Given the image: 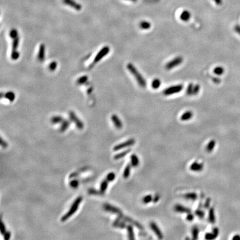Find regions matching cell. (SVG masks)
I'll list each match as a JSON object with an SVG mask.
<instances>
[{"instance_id": "obj_1", "label": "cell", "mask_w": 240, "mask_h": 240, "mask_svg": "<svg viewBox=\"0 0 240 240\" xmlns=\"http://www.w3.org/2000/svg\"><path fill=\"white\" fill-rule=\"evenodd\" d=\"M127 69L130 71V72L133 75V76L135 78L139 86L142 88L146 87L147 85V83L145 78L140 73V72L137 70L136 67L132 63H129L127 65Z\"/></svg>"}, {"instance_id": "obj_2", "label": "cell", "mask_w": 240, "mask_h": 240, "mask_svg": "<svg viewBox=\"0 0 240 240\" xmlns=\"http://www.w3.org/2000/svg\"><path fill=\"white\" fill-rule=\"evenodd\" d=\"M82 199L83 198L82 196H79L74 201L69 211L61 218V220L62 222H64L67 220L69 217L72 216L77 211L81 202L82 201Z\"/></svg>"}, {"instance_id": "obj_3", "label": "cell", "mask_w": 240, "mask_h": 240, "mask_svg": "<svg viewBox=\"0 0 240 240\" xmlns=\"http://www.w3.org/2000/svg\"><path fill=\"white\" fill-rule=\"evenodd\" d=\"M110 48L108 46L103 47L95 57L92 63L90 66V69H92L96 63H97L99 61H100L103 57H105L107 55H108V54L110 52Z\"/></svg>"}, {"instance_id": "obj_4", "label": "cell", "mask_w": 240, "mask_h": 240, "mask_svg": "<svg viewBox=\"0 0 240 240\" xmlns=\"http://www.w3.org/2000/svg\"><path fill=\"white\" fill-rule=\"evenodd\" d=\"M183 86L181 84L172 86L166 89L163 91V94L165 96H170L172 95L179 93L183 89Z\"/></svg>"}, {"instance_id": "obj_5", "label": "cell", "mask_w": 240, "mask_h": 240, "mask_svg": "<svg viewBox=\"0 0 240 240\" xmlns=\"http://www.w3.org/2000/svg\"><path fill=\"white\" fill-rule=\"evenodd\" d=\"M183 57L181 56H177L172 60L171 61H169L167 63L165 66V68L167 70H170L171 69L175 68L176 67L181 65L183 62Z\"/></svg>"}, {"instance_id": "obj_6", "label": "cell", "mask_w": 240, "mask_h": 240, "mask_svg": "<svg viewBox=\"0 0 240 240\" xmlns=\"http://www.w3.org/2000/svg\"><path fill=\"white\" fill-rule=\"evenodd\" d=\"M69 117L71 121L73 122L75 124V125L79 130H82L83 128L84 125L83 122L77 117L76 114L73 111H70L69 112Z\"/></svg>"}, {"instance_id": "obj_7", "label": "cell", "mask_w": 240, "mask_h": 240, "mask_svg": "<svg viewBox=\"0 0 240 240\" xmlns=\"http://www.w3.org/2000/svg\"><path fill=\"white\" fill-rule=\"evenodd\" d=\"M118 217H119L120 219H121L122 220H123L125 222H128L130 224H131L132 225H134L135 227H137V229H141V230L143 229H144L143 227L140 223H138L137 221L131 219L130 217L124 216L123 214H122L121 215H118Z\"/></svg>"}, {"instance_id": "obj_8", "label": "cell", "mask_w": 240, "mask_h": 240, "mask_svg": "<svg viewBox=\"0 0 240 240\" xmlns=\"http://www.w3.org/2000/svg\"><path fill=\"white\" fill-rule=\"evenodd\" d=\"M135 143V140L134 139V138H131V139H130V140L126 141L123 143H120V144L115 146L114 147V151H118L120 149L131 146L134 145Z\"/></svg>"}, {"instance_id": "obj_9", "label": "cell", "mask_w": 240, "mask_h": 240, "mask_svg": "<svg viewBox=\"0 0 240 240\" xmlns=\"http://www.w3.org/2000/svg\"><path fill=\"white\" fill-rule=\"evenodd\" d=\"M103 208L105 211L111 212V213H113L114 214H116L118 216L122 214V212L120 208H117L115 206L111 205L108 204H104L103 205Z\"/></svg>"}, {"instance_id": "obj_10", "label": "cell", "mask_w": 240, "mask_h": 240, "mask_svg": "<svg viewBox=\"0 0 240 240\" xmlns=\"http://www.w3.org/2000/svg\"><path fill=\"white\" fill-rule=\"evenodd\" d=\"M149 225H150L151 229H152V231L156 235V236L158 237V238L159 239H161V240L163 238V234H162L161 229H159V226L157 225V224L154 222H151L150 223Z\"/></svg>"}, {"instance_id": "obj_11", "label": "cell", "mask_w": 240, "mask_h": 240, "mask_svg": "<svg viewBox=\"0 0 240 240\" xmlns=\"http://www.w3.org/2000/svg\"><path fill=\"white\" fill-rule=\"evenodd\" d=\"M45 51L46 47L45 45L43 44H41L39 47V50L38 52L37 58L39 61L43 62L45 59Z\"/></svg>"}, {"instance_id": "obj_12", "label": "cell", "mask_w": 240, "mask_h": 240, "mask_svg": "<svg viewBox=\"0 0 240 240\" xmlns=\"http://www.w3.org/2000/svg\"><path fill=\"white\" fill-rule=\"evenodd\" d=\"M111 120H112V122L114 123V126L117 129L122 128V127L123 126L122 122L121 120L120 119V118L117 116V115L115 114H112V116H111Z\"/></svg>"}, {"instance_id": "obj_13", "label": "cell", "mask_w": 240, "mask_h": 240, "mask_svg": "<svg viewBox=\"0 0 240 240\" xmlns=\"http://www.w3.org/2000/svg\"><path fill=\"white\" fill-rule=\"evenodd\" d=\"M113 226L119 229H125L127 227L126 222L118 217L114 220L113 223Z\"/></svg>"}, {"instance_id": "obj_14", "label": "cell", "mask_w": 240, "mask_h": 240, "mask_svg": "<svg viewBox=\"0 0 240 240\" xmlns=\"http://www.w3.org/2000/svg\"><path fill=\"white\" fill-rule=\"evenodd\" d=\"M203 163H198L197 162H194L190 167V169L191 171L195 172L201 171L204 169Z\"/></svg>"}, {"instance_id": "obj_15", "label": "cell", "mask_w": 240, "mask_h": 240, "mask_svg": "<svg viewBox=\"0 0 240 240\" xmlns=\"http://www.w3.org/2000/svg\"><path fill=\"white\" fill-rule=\"evenodd\" d=\"M219 233V230L217 227H215L213 229L212 233H207L205 235L206 240H211L215 239Z\"/></svg>"}, {"instance_id": "obj_16", "label": "cell", "mask_w": 240, "mask_h": 240, "mask_svg": "<svg viewBox=\"0 0 240 240\" xmlns=\"http://www.w3.org/2000/svg\"><path fill=\"white\" fill-rule=\"evenodd\" d=\"M175 210L177 212L186 213V214H188L191 212V210L190 208L182 206L181 205H176L175 206Z\"/></svg>"}, {"instance_id": "obj_17", "label": "cell", "mask_w": 240, "mask_h": 240, "mask_svg": "<svg viewBox=\"0 0 240 240\" xmlns=\"http://www.w3.org/2000/svg\"><path fill=\"white\" fill-rule=\"evenodd\" d=\"M127 233H128V239L131 240H134L135 239V233L134 231V229L132 226V225H127Z\"/></svg>"}, {"instance_id": "obj_18", "label": "cell", "mask_w": 240, "mask_h": 240, "mask_svg": "<svg viewBox=\"0 0 240 240\" xmlns=\"http://www.w3.org/2000/svg\"><path fill=\"white\" fill-rule=\"evenodd\" d=\"M208 220L210 222H211L212 224H214L215 223L216 218H215V210L214 207H211L209 210Z\"/></svg>"}, {"instance_id": "obj_19", "label": "cell", "mask_w": 240, "mask_h": 240, "mask_svg": "<svg viewBox=\"0 0 240 240\" xmlns=\"http://www.w3.org/2000/svg\"><path fill=\"white\" fill-rule=\"evenodd\" d=\"M192 117H193V112L191 111H187L181 115L180 119L181 121H188L189 120L192 118Z\"/></svg>"}, {"instance_id": "obj_20", "label": "cell", "mask_w": 240, "mask_h": 240, "mask_svg": "<svg viewBox=\"0 0 240 240\" xmlns=\"http://www.w3.org/2000/svg\"><path fill=\"white\" fill-rule=\"evenodd\" d=\"M13 41H12V52H17V48L19 47V42H20V38L19 36L12 39Z\"/></svg>"}, {"instance_id": "obj_21", "label": "cell", "mask_w": 240, "mask_h": 240, "mask_svg": "<svg viewBox=\"0 0 240 240\" xmlns=\"http://www.w3.org/2000/svg\"><path fill=\"white\" fill-rule=\"evenodd\" d=\"M180 19L183 21H187L191 17V13L187 10H184L180 15Z\"/></svg>"}, {"instance_id": "obj_22", "label": "cell", "mask_w": 240, "mask_h": 240, "mask_svg": "<svg viewBox=\"0 0 240 240\" xmlns=\"http://www.w3.org/2000/svg\"><path fill=\"white\" fill-rule=\"evenodd\" d=\"M140 163L139 159L135 154H132L131 156V164L132 167H136L138 166Z\"/></svg>"}, {"instance_id": "obj_23", "label": "cell", "mask_w": 240, "mask_h": 240, "mask_svg": "<svg viewBox=\"0 0 240 240\" xmlns=\"http://www.w3.org/2000/svg\"><path fill=\"white\" fill-rule=\"evenodd\" d=\"M71 121V120H70ZM70 121L64 120L61 123V125L60 128V131L62 132H65L68 128L70 125Z\"/></svg>"}, {"instance_id": "obj_24", "label": "cell", "mask_w": 240, "mask_h": 240, "mask_svg": "<svg viewBox=\"0 0 240 240\" xmlns=\"http://www.w3.org/2000/svg\"><path fill=\"white\" fill-rule=\"evenodd\" d=\"M131 150V149H126V150L122 152H120V153L114 155V160H119L120 159H122V158L125 157L128 153H129L130 152Z\"/></svg>"}, {"instance_id": "obj_25", "label": "cell", "mask_w": 240, "mask_h": 240, "mask_svg": "<svg viewBox=\"0 0 240 240\" xmlns=\"http://www.w3.org/2000/svg\"><path fill=\"white\" fill-rule=\"evenodd\" d=\"M216 145V141L214 140H211L207 145L206 150L208 152H211L215 148Z\"/></svg>"}, {"instance_id": "obj_26", "label": "cell", "mask_w": 240, "mask_h": 240, "mask_svg": "<svg viewBox=\"0 0 240 240\" xmlns=\"http://www.w3.org/2000/svg\"><path fill=\"white\" fill-rule=\"evenodd\" d=\"M63 120H64L63 118L61 116H54L51 118V122L53 124H56L59 123H62L63 121Z\"/></svg>"}, {"instance_id": "obj_27", "label": "cell", "mask_w": 240, "mask_h": 240, "mask_svg": "<svg viewBox=\"0 0 240 240\" xmlns=\"http://www.w3.org/2000/svg\"><path fill=\"white\" fill-rule=\"evenodd\" d=\"M15 97L16 96L13 92H7L5 93V95H4V97H5L6 99L9 100L10 102H12L15 100Z\"/></svg>"}, {"instance_id": "obj_28", "label": "cell", "mask_w": 240, "mask_h": 240, "mask_svg": "<svg viewBox=\"0 0 240 240\" xmlns=\"http://www.w3.org/2000/svg\"><path fill=\"white\" fill-rule=\"evenodd\" d=\"M131 164H128L126 166L124 171V173H123V177L125 179H127L130 175V172H131Z\"/></svg>"}, {"instance_id": "obj_29", "label": "cell", "mask_w": 240, "mask_h": 240, "mask_svg": "<svg viewBox=\"0 0 240 240\" xmlns=\"http://www.w3.org/2000/svg\"><path fill=\"white\" fill-rule=\"evenodd\" d=\"M151 24L148 21H143L140 23V27L143 30H148L151 28Z\"/></svg>"}, {"instance_id": "obj_30", "label": "cell", "mask_w": 240, "mask_h": 240, "mask_svg": "<svg viewBox=\"0 0 240 240\" xmlns=\"http://www.w3.org/2000/svg\"><path fill=\"white\" fill-rule=\"evenodd\" d=\"M184 197L186 198L189 199V200H196L197 198V194H196V193L194 192H191V193H188L184 195Z\"/></svg>"}, {"instance_id": "obj_31", "label": "cell", "mask_w": 240, "mask_h": 240, "mask_svg": "<svg viewBox=\"0 0 240 240\" xmlns=\"http://www.w3.org/2000/svg\"><path fill=\"white\" fill-rule=\"evenodd\" d=\"M161 84V82L159 79H155L152 82V87L154 89H157L159 88Z\"/></svg>"}, {"instance_id": "obj_32", "label": "cell", "mask_w": 240, "mask_h": 240, "mask_svg": "<svg viewBox=\"0 0 240 240\" xmlns=\"http://www.w3.org/2000/svg\"><path fill=\"white\" fill-rule=\"evenodd\" d=\"M108 183V181L106 179H105L101 183V185H100V191L101 192H102L103 193H104L106 191V190L107 188Z\"/></svg>"}, {"instance_id": "obj_33", "label": "cell", "mask_w": 240, "mask_h": 240, "mask_svg": "<svg viewBox=\"0 0 240 240\" xmlns=\"http://www.w3.org/2000/svg\"><path fill=\"white\" fill-rule=\"evenodd\" d=\"M192 238L194 240H197L198 239V233H199V229L198 228L197 226H194L192 228Z\"/></svg>"}, {"instance_id": "obj_34", "label": "cell", "mask_w": 240, "mask_h": 240, "mask_svg": "<svg viewBox=\"0 0 240 240\" xmlns=\"http://www.w3.org/2000/svg\"><path fill=\"white\" fill-rule=\"evenodd\" d=\"M151 201H153V197L151 194L146 195L142 198V202L145 204H147Z\"/></svg>"}, {"instance_id": "obj_35", "label": "cell", "mask_w": 240, "mask_h": 240, "mask_svg": "<svg viewBox=\"0 0 240 240\" xmlns=\"http://www.w3.org/2000/svg\"><path fill=\"white\" fill-rule=\"evenodd\" d=\"M214 72L215 74L218 76L221 75L224 73V69L222 67L218 66L214 69Z\"/></svg>"}, {"instance_id": "obj_36", "label": "cell", "mask_w": 240, "mask_h": 240, "mask_svg": "<svg viewBox=\"0 0 240 240\" xmlns=\"http://www.w3.org/2000/svg\"><path fill=\"white\" fill-rule=\"evenodd\" d=\"M87 80H88V77L87 76H83L81 77L77 80L76 83L77 85H82L83 83H85Z\"/></svg>"}, {"instance_id": "obj_37", "label": "cell", "mask_w": 240, "mask_h": 240, "mask_svg": "<svg viewBox=\"0 0 240 240\" xmlns=\"http://www.w3.org/2000/svg\"><path fill=\"white\" fill-rule=\"evenodd\" d=\"M88 193L90 194H94V195H102L103 194V192L101 191H97L93 188H90L88 190Z\"/></svg>"}, {"instance_id": "obj_38", "label": "cell", "mask_w": 240, "mask_h": 240, "mask_svg": "<svg viewBox=\"0 0 240 240\" xmlns=\"http://www.w3.org/2000/svg\"><path fill=\"white\" fill-rule=\"evenodd\" d=\"M116 177V175L114 174V172H110L106 176V180L108 181V182H111L114 181Z\"/></svg>"}, {"instance_id": "obj_39", "label": "cell", "mask_w": 240, "mask_h": 240, "mask_svg": "<svg viewBox=\"0 0 240 240\" xmlns=\"http://www.w3.org/2000/svg\"><path fill=\"white\" fill-rule=\"evenodd\" d=\"M195 214L200 218H203L205 215V212L204 211L201 210H200V209H198L195 211Z\"/></svg>"}, {"instance_id": "obj_40", "label": "cell", "mask_w": 240, "mask_h": 240, "mask_svg": "<svg viewBox=\"0 0 240 240\" xmlns=\"http://www.w3.org/2000/svg\"><path fill=\"white\" fill-rule=\"evenodd\" d=\"M57 63L56 61L52 62L49 65H48V69L50 71H54L56 68H57Z\"/></svg>"}, {"instance_id": "obj_41", "label": "cell", "mask_w": 240, "mask_h": 240, "mask_svg": "<svg viewBox=\"0 0 240 240\" xmlns=\"http://www.w3.org/2000/svg\"><path fill=\"white\" fill-rule=\"evenodd\" d=\"M79 181L77 180H72L71 181H70L69 182V186L73 188H77L79 185Z\"/></svg>"}, {"instance_id": "obj_42", "label": "cell", "mask_w": 240, "mask_h": 240, "mask_svg": "<svg viewBox=\"0 0 240 240\" xmlns=\"http://www.w3.org/2000/svg\"><path fill=\"white\" fill-rule=\"evenodd\" d=\"M10 36L12 39H13L19 36V32L16 29H12L10 32Z\"/></svg>"}, {"instance_id": "obj_43", "label": "cell", "mask_w": 240, "mask_h": 240, "mask_svg": "<svg viewBox=\"0 0 240 240\" xmlns=\"http://www.w3.org/2000/svg\"><path fill=\"white\" fill-rule=\"evenodd\" d=\"M0 231H1V233L2 235H5V233L6 232V226H5V224L3 223V222L2 221H1V222Z\"/></svg>"}, {"instance_id": "obj_44", "label": "cell", "mask_w": 240, "mask_h": 240, "mask_svg": "<svg viewBox=\"0 0 240 240\" xmlns=\"http://www.w3.org/2000/svg\"><path fill=\"white\" fill-rule=\"evenodd\" d=\"M194 215L192 214H191L190 212V213H188L187 214V215L186 216V220L187 221H192L194 220Z\"/></svg>"}, {"instance_id": "obj_45", "label": "cell", "mask_w": 240, "mask_h": 240, "mask_svg": "<svg viewBox=\"0 0 240 240\" xmlns=\"http://www.w3.org/2000/svg\"><path fill=\"white\" fill-rule=\"evenodd\" d=\"M210 203H211V198H207L206 199L205 202V204H204V207H205V208H206V209L208 208H209V207H210Z\"/></svg>"}, {"instance_id": "obj_46", "label": "cell", "mask_w": 240, "mask_h": 240, "mask_svg": "<svg viewBox=\"0 0 240 240\" xmlns=\"http://www.w3.org/2000/svg\"><path fill=\"white\" fill-rule=\"evenodd\" d=\"M0 143H1V146H2L3 148H7V146H8L7 143L5 141H4V140L2 139V138H1Z\"/></svg>"}, {"instance_id": "obj_47", "label": "cell", "mask_w": 240, "mask_h": 240, "mask_svg": "<svg viewBox=\"0 0 240 240\" xmlns=\"http://www.w3.org/2000/svg\"><path fill=\"white\" fill-rule=\"evenodd\" d=\"M4 236V239L5 240H9L11 238V232L10 231H6V232L5 233Z\"/></svg>"}, {"instance_id": "obj_48", "label": "cell", "mask_w": 240, "mask_h": 240, "mask_svg": "<svg viewBox=\"0 0 240 240\" xmlns=\"http://www.w3.org/2000/svg\"><path fill=\"white\" fill-rule=\"evenodd\" d=\"M160 198V196L159 194H155V196H154V197H153V202L154 203H156V202H157L159 201Z\"/></svg>"}, {"instance_id": "obj_49", "label": "cell", "mask_w": 240, "mask_h": 240, "mask_svg": "<svg viewBox=\"0 0 240 240\" xmlns=\"http://www.w3.org/2000/svg\"><path fill=\"white\" fill-rule=\"evenodd\" d=\"M234 30L236 32H237L240 36V25H236L234 27Z\"/></svg>"}, {"instance_id": "obj_50", "label": "cell", "mask_w": 240, "mask_h": 240, "mask_svg": "<svg viewBox=\"0 0 240 240\" xmlns=\"http://www.w3.org/2000/svg\"><path fill=\"white\" fill-rule=\"evenodd\" d=\"M213 81L215 83H219L221 82V79L218 78V77H214L213 79Z\"/></svg>"}, {"instance_id": "obj_51", "label": "cell", "mask_w": 240, "mask_h": 240, "mask_svg": "<svg viewBox=\"0 0 240 240\" xmlns=\"http://www.w3.org/2000/svg\"><path fill=\"white\" fill-rule=\"evenodd\" d=\"M217 5H221L222 3V0H214Z\"/></svg>"}, {"instance_id": "obj_52", "label": "cell", "mask_w": 240, "mask_h": 240, "mask_svg": "<svg viewBox=\"0 0 240 240\" xmlns=\"http://www.w3.org/2000/svg\"><path fill=\"white\" fill-rule=\"evenodd\" d=\"M233 240H240V235H235L234 236V237L232 238Z\"/></svg>"}]
</instances>
